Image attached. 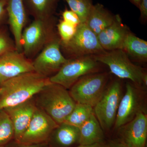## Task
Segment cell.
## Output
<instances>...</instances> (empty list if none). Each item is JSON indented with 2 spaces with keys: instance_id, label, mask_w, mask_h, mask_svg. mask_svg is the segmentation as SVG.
Wrapping results in <instances>:
<instances>
[{
  "instance_id": "cell-1",
  "label": "cell",
  "mask_w": 147,
  "mask_h": 147,
  "mask_svg": "<svg viewBox=\"0 0 147 147\" xmlns=\"http://www.w3.org/2000/svg\"><path fill=\"white\" fill-rule=\"evenodd\" d=\"M50 82L34 71L22 74L0 85V109L12 107L34 97Z\"/></svg>"
},
{
  "instance_id": "cell-2",
  "label": "cell",
  "mask_w": 147,
  "mask_h": 147,
  "mask_svg": "<svg viewBox=\"0 0 147 147\" xmlns=\"http://www.w3.org/2000/svg\"><path fill=\"white\" fill-rule=\"evenodd\" d=\"M64 87L50 82L34 96L36 105L58 124L63 123L76 102Z\"/></svg>"
},
{
  "instance_id": "cell-3",
  "label": "cell",
  "mask_w": 147,
  "mask_h": 147,
  "mask_svg": "<svg viewBox=\"0 0 147 147\" xmlns=\"http://www.w3.org/2000/svg\"><path fill=\"white\" fill-rule=\"evenodd\" d=\"M95 59L108 66L110 71L119 78L130 80L141 88L147 86V74L142 67L134 64L124 50L105 51L94 55Z\"/></svg>"
},
{
  "instance_id": "cell-4",
  "label": "cell",
  "mask_w": 147,
  "mask_h": 147,
  "mask_svg": "<svg viewBox=\"0 0 147 147\" xmlns=\"http://www.w3.org/2000/svg\"><path fill=\"white\" fill-rule=\"evenodd\" d=\"M57 36L55 19L53 17L47 19L34 18L22 33V53L27 58L31 59Z\"/></svg>"
},
{
  "instance_id": "cell-5",
  "label": "cell",
  "mask_w": 147,
  "mask_h": 147,
  "mask_svg": "<svg viewBox=\"0 0 147 147\" xmlns=\"http://www.w3.org/2000/svg\"><path fill=\"white\" fill-rule=\"evenodd\" d=\"M108 78L106 72L87 74L79 79L69 92L76 102L94 108L106 88Z\"/></svg>"
},
{
  "instance_id": "cell-6",
  "label": "cell",
  "mask_w": 147,
  "mask_h": 147,
  "mask_svg": "<svg viewBox=\"0 0 147 147\" xmlns=\"http://www.w3.org/2000/svg\"><path fill=\"white\" fill-rule=\"evenodd\" d=\"M99 62L93 56H86L68 59L57 73L51 76L50 81L67 89L70 88L79 79L99 70Z\"/></svg>"
},
{
  "instance_id": "cell-7",
  "label": "cell",
  "mask_w": 147,
  "mask_h": 147,
  "mask_svg": "<svg viewBox=\"0 0 147 147\" xmlns=\"http://www.w3.org/2000/svg\"><path fill=\"white\" fill-rule=\"evenodd\" d=\"M119 81L112 82L106 88L100 100L93 108L94 113L103 131L114 126L119 105L122 97Z\"/></svg>"
},
{
  "instance_id": "cell-8",
  "label": "cell",
  "mask_w": 147,
  "mask_h": 147,
  "mask_svg": "<svg viewBox=\"0 0 147 147\" xmlns=\"http://www.w3.org/2000/svg\"><path fill=\"white\" fill-rule=\"evenodd\" d=\"M61 47L73 58L94 56L105 51L100 45L97 36L85 23L79 24L72 38L66 43H61Z\"/></svg>"
},
{
  "instance_id": "cell-9",
  "label": "cell",
  "mask_w": 147,
  "mask_h": 147,
  "mask_svg": "<svg viewBox=\"0 0 147 147\" xmlns=\"http://www.w3.org/2000/svg\"><path fill=\"white\" fill-rule=\"evenodd\" d=\"M146 93L144 89L127 83L121 99L114 127L117 130L134 118L137 113H147Z\"/></svg>"
},
{
  "instance_id": "cell-10",
  "label": "cell",
  "mask_w": 147,
  "mask_h": 147,
  "mask_svg": "<svg viewBox=\"0 0 147 147\" xmlns=\"http://www.w3.org/2000/svg\"><path fill=\"white\" fill-rule=\"evenodd\" d=\"M61 40L58 36L47 43L32 61L34 71L50 78L57 73L68 61L61 50Z\"/></svg>"
},
{
  "instance_id": "cell-11",
  "label": "cell",
  "mask_w": 147,
  "mask_h": 147,
  "mask_svg": "<svg viewBox=\"0 0 147 147\" xmlns=\"http://www.w3.org/2000/svg\"><path fill=\"white\" fill-rule=\"evenodd\" d=\"M58 125L43 110L37 107L28 126L17 144L47 143L50 135Z\"/></svg>"
},
{
  "instance_id": "cell-12",
  "label": "cell",
  "mask_w": 147,
  "mask_h": 147,
  "mask_svg": "<svg viewBox=\"0 0 147 147\" xmlns=\"http://www.w3.org/2000/svg\"><path fill=\"white\" fill-rule=\"evenodd\" d=\"M117 139L128 147H146L147 113H137L133 119L117 129Z\"/></svg>"
},
{
  "instance_id": "cell-13",
  "label": "cell",
  "mask_w": 147,
  "mask_h": 147,
  "mask_svg": "<svg viewBox=\"0 0 147 147\" xmlns=\"http://www.w3.org/2000/svg\"><path fill=\"white\" fill-rule=\"evenodd\" d=\"M33 71L32 61L22 52L11 50L0 56V85L22 74Z\"/></svg>"
},
{
  "instance_id": "cell-14",
  "label": "cell",
  "mask_w": 147,
  "mask_h": 147,
  "mask_svg": "<svg viewBox=\"0 0 147 147\" xmlns=\"http://www.w3.org/2000/svg\"><path fill=\"white\" fill-rule=\"evenodd\" d=\"M34 97L21 104L3 109L9 116L13 124V139L16 143L19 142L28 126L36 110Z\"/></svg>"
},
{
  "instance_id": "cell-15",
  "label": "cell",
  "mask_w": 147,
  "mask_h": 147,
  "mask_svg": "<svg viewBox=\"0 0 147 147\" xmlns=\"http://www.w3.org/2000/svg\"><path fill=\"white\" fill-rule=\"evenodd\" d=\"M6 11L16 50L22 53L21 37L27 21L24 0H7Z\"/></svg>"
},
{
  "instance_id": "cell-16",
  "label": "cell",
  "mask_w": 147,
  "mask_h": 147,
  "mask_svg": "<svg viewBox=\"0 0 147 147\" xmlns=\"http://www.w3.org/2000/svg\"><path fill=\"white\" fill-rule=\"evenodd\" d=\"M129 32L119 15H117L113 24L97 35L98 39L105 51L122 50L124 41Z\"/></svg>"
},
{
  "instance_id": "cell-17",
  "label": "cell",
  "mask_w": 147,
  "mask_h": 147,
  "mask_svg": "<svg viewBox=\"0 0 147 147\" xmlns=\"http://www.w3.org/2000/svg\"><path fill=\"white\" fill-rule=\"evenodd\" d=\"M79 127L63 123L53 130L47 144L49 147H73L79 145Z\"/></svg>"
},
{
  "instance_id": "cell-18",
  "label": "cell",
  "mask_w": 147,
  "mask_h": 147,
  "mask_svg": "<svg viewBox=\"0 0 147 147\" xmlns=\"http://www.w3.org/2000/svg\"><path fill=\"white\" fill-rule=\"evenodd\" d=\"M115 16L100 3L93 5L86 24L96 35L113 24Z\"/></svg>"
},
{
  "instance_id": "cell-19",
  "label": "cell",
  "mask_w": 147,
  "mask_h": 147,
  "mask_svg": "<svg viewBox=\"0 0 147 147\" xmlns=\"http://www.w3.org/2000/svg\"><path fill=\"white\" fill-rule=\"evenodd\" d=\"M79 129V145H91L104 142L105 136L103 129L94 113Z\"/></svg>"
},
{
  "instance_id": "cell-20",
  "label": "cell",
  "mask_w": 147,
  "mask_h": 147,
  "mask_svg": "<svg viewBox=\"0 0 147 147\" xmlns=\"http://www.w3.org/2000/svg\"><path fill=\"white\" fill-rule=\"evenodd\" d=\"M122 50L139 61L147 60V42L129 32L124 41Z\"/></svg>"
},
{
  "instance_id": "cell-21",
  "label": "cell",
  "mask_w": 147,
  "mask_h": 147,
  "mask_svg": "<svg viewBox=\"0 0 147 147\" xmlns=\"http://www.w3.org/2000/svg\"><path fill=\"white\" fill-rule=\"evenodd\" d=\"M58 0H26L30 12L34 18L53 17Z\"/></svg>"
},
{
  "instance_id": "cell-22",
  "label": "cell",
  "mask_w": 147,
  "mask_h": 147,
  "mask_svg": "<svg viewBox=\"0 0 147 147\" xmlns=\"http://www.w3.org/2000/svg\"><path fill=\"white\" fill-rule=\"evenodd\" d=\"M94 113L92 106L76 102L73 110L63 123L79 128Z\"/></svg>"
},
{
  "instance_id": "cell-23",
  "label": "cell",
  "mask_w": 147,
  "mask_h": 147,
  "mask_svg": "<svg viewBox=\"0 0 147 147\" xmlns=\"http://www.w3.org/2000/svg\"><path fill=\"white\" fill-rule=\"evenodd\" d=\"M13 124L7 113L0 109V147H3L14 138Z\"/></svg>"
},
{
  "instance_id": "cell-24",
  "label": "cell",
  "mask_w": 147,
  "mask_h": 147,
  "mask_svg": "<svg viewBox=\"0 0 147 147\" xmlns=\"http://www.w3.org/2000/svg\"><path fill=\"white\" fill-rule=\"evenodd\" d=\"M70 10L79 17L81 24L86 23L93 5L92 0H65Z\"/></svg>"
},
{
  "instance_id": "cell-25",
  "label": "cell",
  "mask_w": 147,
  "mask_h": 147,
  "mask_svg": "<svg viewBox=\"0 0 147 147\" xmlns=\"http://www.w3.org/2000/svg\"><path fill=\"white\" fill-rule=\"evenodd\" d=\"M77 26L63 20L59 21L57 25V28L61 43H66L72 38L76 33Z\"/></svg>"
},
{
  "instance_id": "cell-26",
  "label": "cell",
  "mask_w": 147,
  "mask_h": 147,
  "mask_svg": "<svg viewBox=\"0 0 147 147\" xmlns=\"http://www.w3.org/2000/svg\"><path fill=\"white\" fill-rule=\"evenodd\" d=\"M14 50H16L14 41L11 38L6 30L0 28V56Z\"/></svg>"
},
{
  "instance_id": "cell-27",
  "label": "cell",
  "mask_w": 147,
  "mask_h": 147,
  "mask_svg": "<svg viewBox=\"0 0 147 147\" xmlns=\"http://www.w3.org/2000/svg\"><path fill=\"white\" fill-rule=\"evenodd\" d=\"M63 20L74 26H79L81 24L79 17L71 10L66 9L62 13Z\"/></svg>"
},
{
  "instance_id": "cell-28",
  "label": "cell",
  "mask_w": 147,
  "mask_h": 147,
  "mask_svg": "<svg viewBox=\"0 0 147 147\" xmlns=\"http://www.w3.org/2000/svg\"><path fill=\"white\" fill-rule=\"evenodd\" d=\"M7 0H0V26L5 19L7 14L6 6Z\"/></svg>"
},
{
  "instance_id": "cell-29",
  "label": "cell",
  "mask_w": 147,
  "mask_h": 147,
  "mask_svg": "<svg viewBox=\"0 0 147 147\" xmlns=\"http://www.w3.org/2000/svg\"><path fill=\"white\" fill-rule=\"evenodd\" d=\"M139 8L142 20L145 22L147 19V0H141Z\"/></svg>"
},
{
  "instance_id": "cell-30",
  "label": "cell",
  "mask_w": 147,
  "mask_h": 147,
  "mask_svg": "<svg viewBox=\"0 0 147 147\" xmlns=\"http://www.w3.org/2000/svg\"><path fill=\"white\" fill-rule=\"evenodd\" d=\"M108 145L109 147H128L117 139L110 140Z\"/></svg>"
},
{
  "instance_id": "cell-31",
  "label": "cell",
  "mask_w": 147,
  "mask_h": 147,
  "mask_svg": "<svg viewBox=\"0 0 147 147\" xmlns=\"http://www.w3.org/2000/svg\"><path fill=\"white\" fill-rule=\"evenodd\" d=\"M17 146L15 147H49L47 143L42 144H20L16 143Z\"/></svg>"
},
{
  "instance_id": "cell-32",
  "label": "cell",
  "mask_w": 147,
  "mask_h": 147,
  "mask_svg": "<svg viewBox=\"0 0 147 147\" xmlns=\"http://www.w3.org/2000/svg\"><path fill=\"white\" fill-rule=\"evenodd\" d=\"M75 147H109L108 144H105L104 142L101 143H96L91 145H79Z\"/></svg>"
},
{
  "instance_id": "cell-33",
  "label": "cell",
  "mask_w": 147,
  "mask_h": 147,
  "mask_svg": "<svg viewBox=\"0 0 147 147\" xmlns=\"http://www.w3.org/2000/svg\"><path fill=\"white\" fill-rule=\"evenodd\" d=\"M129 1L134 5L136 6L138 8H139L141 0H129Z\"/></svg>"
},
{
  "instance_id": "cell-34",
  "label": "cell",
  "mask_w": 147,
  "mask_h": 147,
  "mask_svg": "<svg viewBox=\"0 0 147 147\" xmlns=\"http://www.w3.org/2000/svg\"></svg>"
}]
</instances>
